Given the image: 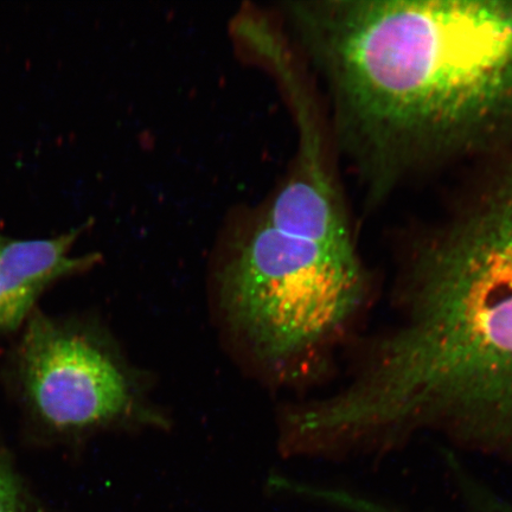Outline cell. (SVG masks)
I'll use <instances>...</instances> for the list:
<instances>
[{
    "instance_id": "obj_5",
    "label": "cell",
    "mask_w": 512,
    "mask_h": 512,
    "mask_svg": "<svg viewBox=\"0 0 512 512\" xmlns=\"http://www.w3.org/2000/svg\"><path fill=\"white\" fill-rule=\"evenodd\" d=\"M274 228L322 245L356 248L326 144L300 143L293 168L262 213Z\"/></svg>"
},
{
    "instance_id": "obj_1",
    "label": "cell",
    "mask_w": 512,
    "mask_h": 512,
    "mask_svg": "<svg viewBox=\"0 0 512 512\" xmlns=\"http://www.w3.org/2000/svg\"><path fill=\"white\" fill-rule=\"evenodd\" d=\"M395 319L331 396L339 431L382 458L422 438L512 459V166L416 247Z\"/></svg>"
},
{
    "instance_id": "obj_6",
    "label": "cell",
    "mask_w": 512,
    "mask_h": 512,
    "mask_svg": "<svg viewBox=\"0 0 512 512\" xmlns=\"http://www.w3.org/2000/svg\"><path fill=\"white\" fill-rule=\"evenodd\" d=\"M87 227L48 239L22 240L0 233V334L22 328L48 286L98 264L100 254H73Z\"/></svg>"
},
{
    "instance_id": "obj_4",
    "label": "cell",
    "mask_w": 512,
    "mask_h": 512,
    "mask_svg": "<svg viewBox=\"0 0 512 512\" xmlns=\"http://www.w3.org/2000/svg\"><path fill=\"white\" fill-rule=\"evenodd\" d=\"M18 370L31 411L51 430L76 433L151 420L124 363L78 326L32 313L24 324Z\"/></svg>"
},
{
    "instance_id": "obj_2",
    "label": "cell",
    "mask_w": 512,
    "mask_h": 512,
    "mask_svg": "<svg viewBox=\"0 0 512 512\" xmlns=\"http://www.w3.org/2000/svg\"><path fill=\"white\" fill-rule=\"evenodd\" d=\"M284 12L328 89L339 145L380 190L512 142V0H313Z\"/></svg>"
},
{
    "instance_id": "obj_3",
    "label": "cell",
    "mask_w": 512,
    "mask_h": 512,
    "mask_svg": "<svg viewBox=\"0 0 512 512\" xmlns=\"http://www.w3.org/2000/svg\"><path fill=\"white\" fill-rule=\"evenodd\" d=\"M230 323L267 360L296 361L335 342L368 298L358 248L281 232L262 214L234 239L221 273Z\"/></svg>"
},
{
    "instance_id": "obj_7",
    "label": "cell",
    "mask_w": 512,
    "mask_h": 512,
    "mask_svg": "<svg viewBox=\"0 0 512 512\" xmlns=\"http://www.w3.org/2000/svg\"><path fill=\"white\" fill-rule=\"evenodd\" d=\"M22 510V485L8 456L0 448V512H22Z\"/></svg>"
}]
</instances>
